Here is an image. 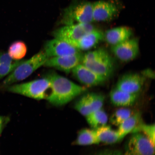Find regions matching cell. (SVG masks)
I'll return each instance as SVG.
<instances>
[{
	"instance_id": "obj_14",
	"label": "cell",
	"mask_w": 155,
	"mask_h": 155,
	"mask_svg": "<svg viewBox=\"0 0 155 155\" xmlns=\"http://www.w3.org/2000/svg\"><path fill=\"white\" fill-rule=\"evenodd\" d=\"M132 34V30L129 27H117L107 31L104 34V39L112 46L130 38Z\"/></svg>"
},
{
	"instance_id": "obj_24",
	"label": "cell",
	"mask_w": 155,
	"mask_h": 155,
	"mask_svg": "<svg viewBox=\"0 0 155 155\" xmlns=\"http://www.w3.org/2000/svg\"><path fill=\"white\" fill-rule=\"evenodd\" d=\"M155 127L154 124H148L141 122L135 128L132 133H142L155 145Z\"/></svg>"
},
{
	"instance_id": "obj_10",
	"label": "cell",
	"mask_w": 155,
	"mask_h": 155,
	"mask_svg": "<svg viewBox=\"0 0 155 155\" xmlns=\"http://www.w3.org/2000/svg\"><path fill=\"white\" fill-rule=\"evenodd\" d=\"M83 55L81 52L74 55L48 58L44 66L53 68L69 73L82 62Z\"/></svg>"
},
{
	"instance_id": "obj_4",
	"label": "cell",
	"mask_w": 155,
	"mask_h": 155,
	"mask_svg": "<svg viewBox=\"0 0 155 155\" xmlns=\"http://www.w3.org/2000/svg\"><path fill=\"white\" fill-rule=\"evenodd\" d=\"M1 89L39 100L47 98L50 94L48 92L51 91V84L47 77L22 84H13Z\"/></svg>"
},
{
	"instance_id": "obj_29",
	"label": "cell",
	"mask_w": 155,
	"mask_h": 155,
	"mask_svg": "<svg viewBox=\"0 0 155 155\" xmlns=\"http://www.w3.org/2000/svg\"><path fill=\"white\" fill-rule=\"evenodd\" d=\"M2 131H0V134H1V133Z\"/></svg>"
},
{
	"instance_id": "obj_13",
	"label": "cell",
	"mask_w": 155,
	"mask_h": 155,
	"mask_svg": "<svg viewBox=\"0 0 155 155\" xmlns=\"http://www.w3.org/2000/svg\"><path fill=\"white\" fill-rule=\"evenodd\" d=\"M144 77L137 74H129L124 75L116 84V88L131 94H137L142 88Z\"/></svg>"
},
{
	"instance_id": "obj_23",
	"label": "cell",
	"mask_w": 155,
	"mask_h": 155,
	"mask_svg": "<svg viewBox=\"0 0 155 155\" xmlns=\"http://www.w3.org/2000/svg\"><path fill=\"white\" fill-rule=\"evenodd\" d=\"M134 113L129 108H122L118 109L112 114L110 118V122L112 124L119 126Z\"/></svg>"
},
{
	"instance_id": "obj_8",
	"label": "cell",
	"mask_w": 155,
	"mask_h": 155,
	"mask_svg": "<svg viewBox=\"0 0 155 155\" xmlns=\"http://www.w3.org/2000/svg\"><path fill=\"white\" fill-rule=\"evenodd\" d=\"M111 51L116 57L124 62L134 60L139 51V43L136 38H129L121 43L112 46Z\"/></svg>"
},
{
	"instance_id": "obj_7",
	"label": "cell",
	"mask_w": 155,
	"mask_h": 155,
	"mask_svg": "<svg viewBox=\"0 0 155 155\" xmlns=\"http://www.w3.org/2000/svg\"><path fill=\"white\" fill-rule=\"evenodd\" d=\"M123 155H155V145L142 133H133Z\"/></svg>"
},
{
	"instance_id": "obj_25",
	"label": "cell",
	"mask_w": 155,
	"mask_h": 155,
	"mask_svg": "<svg viewBox=\"0 0 155 155\" xmlns=\"http://www.w3.org/2000/svg\"><path fill=\"white\" fill-rule=\"evenodd\" d=\"M74 106L75 109L85 117L92 112L87 94L81 97L76 103Z\"/></svg>"
},
{
	"instance_id": "obj_9",
	"label": "cell",
	"mask_w": 155,
	"mask_h": 155,
	"mask_svg": "<svg viewBox=\"0 0 155 155\" xmlns=\"http://www.w3.org/2000/svg\"><path fill=\"white\" fill-rule=\"evenodd\" d=\"M94 21L107 22L111 21L119 13L115 3L111 1H100L92 3Z\"/></svg>"
},
{
	"instance_id": "obj_27",
	"label": "cell",
	"mask_w": 155,
	"mask_h": 155,
	"mask_svg": "<svg viewBox=\"0 0 155 155\" xmlns=\"http://www.w3.org/2000/svg\"><path fill=\"white\" fill-rule=\"evenodd\" d=\"M94 155H123V153L117 150H105L99 152Z\"/></svg>"
},
{
	"instance_id": "obj_15",
	"label": "cell",
	"mask_w": 155,
	"mask_h": 155,
	"mask_svg": "<svg viewBox=\"0 0 155 155\" xmlns=\"http://www.w3.org/2000/svg\"><path fill=\"white\" fill-rule=\"evenodd\" d=\"M104 34L101 31L94 28L78 41L74 46L79 50H90L104 40Z\"/></svg>"
},
{
	"instance_id": "obj_11",
	"label": "cell",
	"mask_w": 155,
	"mask_h": 155,
	"mask_svg": "<svg viewBox=\"0 0 155 155\" xmlns=\"http://www.w3.org/2000/svg\"><path fill=\"white\" fill-rule=\"evenodd\" d=\"M44 48L48 58L73 55L80 52L71 45L56 38L46 42Z\"/></svg>"
},
{
	"instance_id": "obj_28",
	"label": "cell",
	"mask_w": 155,
	"mask_h": 155,
	"mask_svg": "<svg viewBox=\"0 0 155 155\" xmlns=\"http://www.w3.org/2000/svg\"><path fill=\"white\" fill-rule=\"evenodd\" d=\"M3 124V118L2 116H0V131L2 130Z\"/></svg>"
},
{
	"instance_id": "obj_2",
	"label": "cell",
	"mask_w": 155,
	"mask_h": 155,
	"mask_svg": "<svg viewBox=\"0 0 155 155\" xmlns=\"http://www.w3.org/2000/svg\"><path fill=\"white\" fill-rule=\"evenodd\" d=\"M59 24L64 25L91 24L94 22L92 3L82 0H73L69 6L63 9Z\"/></svg>"
},
{
	"instance_id": "obj_22",
	"label": "cell",
	"mask_w": 155,
	"mask_h": 155,
	"mask_svg": "<svg viewBox=\"0 0 155 155\" xmlns=\"http://www.w3.org/2000/svg\"><path fill=\"white\" fill-rule=\"evenodd\" d=\"M27 52L26 44L22 41H16L9 46L8 53L13 60L18 61L25 57Z\"/></svg>"
},
{
	"instance_id": "obj_1",
	"label": "cell",
	"mask_w": 155,
	"mask_h": 155,
	"mask_svg": "<svg viewBox=\"0 0 155 155\" xmlns=\"http://www.w3.org/2000/svg\"><path fill=\"white\" fill-rule=\"evenodd\" d=\"M47 78L51 82V89L47 100L54 106L64 105L86 91L85 87L57 73H50Z\"/></svg>"
},
{
	"instance_id": "obj_5",
	"label": "cell",
	"mask_w": 155,
	"mask_h": 155,
	"mask_svg": "<svg viewBox=\"0 0 155 155\" xmlns=\"http://www.w3.org/2000/svg\"><path fill=\"white\" fill-rule=\"evenodd\" d=\"M81 63L97 74L107 78L113 72V61L109 54L104 49L87 52L83 56Z\"/></svg>"
},
{
	"instance_id": "obj_18",
	"label": "cell",
	"mask_w": 155,
	"mask_h": 155,
	"mask_svg": "<svg viewBox=\"0 0 155 155\" xmlns=\"http://www.w3.org/2000/svg\"><path fill=\"white\" fill-rule=\"evenodd\" d=\"M141 114L139 112L134 113L127 118L119 127L117 130L120 141L129 134L132 133L139 123L141 122Z\"/></svg>"
},
{
	"instance_id": "obj_26",
	"label": "cell",
	"mask_w": 155,
	"mask_h": 155,
	"mask_svg": "<svg viewBox=\"0 0 155 155\" xmlns=\"http://www.w3.org/2000/svg\"><path fill=\"white\" fill-rule=\"evenodd\" d=\"M87 94L92 112L102 108L104 101V95L95 93H89Z\"/></svg>"
},
{
	"instance_id": "obj_19",
	"label": "cell",
	"mask_w": 155,
	"mask_h": 155,
	"mask_svg": "<svg viewBox=\"0 0 155 155\" xmlns=\"http://www.w3.org/2000/svg\"><path fill=\"white\" fill-rule=\"evenodd\" d=\"M22 61H14L8 53L0 52V80L8 75Z\"/></svg>"
},
{
	"instance_id": "obj_21",
	"label": "cell",
	"mask_w": 155,
	"mask_h": 155,
	"mask_svg": "<svg viewBox=\"0 0 155 155\" xmlns=\"http://www.w3.org/2000/svg\"><path fill=\"white\" fill-rule=\"evenodd\" d=\"M75 144L86 146L99 144L94 130L84 129L79 132Z\"/></svg>"
},
{
	"instance_id": "obj_12",
	"label": "cell",
	"mask_w": 155,
	"mask_h": 155,
	"mask_svg": "<svg viewBox=\"0 0 155 155\" xmlns=\"http://www.w3.org/2000/svg\"><path fill=\"white\" fill-rule=\"evenodd\" d=\"M71 71L75 78L86 86H97L107 79L106 78L97 74L82 64L77 65Z\"/></svg>"
},
{
	"instance_id": "obj_16",
	"label": "cell",
	"mask_w": 155,
	"mask_h": 155,
	"mask_svg": "<svg viewBox=\"0 0 155 155\" xmlns=\"http://www.w3.org/2000/svg\"><path fill=\"white\" fill-rule=\"evenodd\" d=\"M137 95L123 91L115 87L111 91L110 96L114 105L124 107L132 105L137 99Z\"/></svg>"
},
{
	"instance_id": "obj_3",
	"label": "cell",
	"mask_w": 155,
	"mask_h": 155,
	"mask_svg": "<svg viewBox=\"0 0 155 155\" xmlns=\"http://www.w3.org/2000/svg\"><path fill=\"white\" fill-rule=\"evenodd\" d=\"M48 58L43 51L39 52L26 61L22 60L1 83L0 89L26 79L44 65Z\"/></svg>"
},
{
	"instance_id": "obj_20",
	"label": "cell",
	"mask_w": 155,
	"mask_h": 155,
	"mask_svg": "<svg viewBox=\"0 0 155 155\" xmlns=\"http://www.w3.org/2000/svg\"><path fill=\"white\" fill-rule=\"evenodd\" d=\"M86 117L87 123L94 130L106 125L108 120L107 114L102 108L92 112Z\"/></svg>"
},
{
	"instance_id": "obj_6",
	"label": "cell",
	"mask_w": 155,
	"mask_h": 155,
	"mask_svg": "<svg viewBox=\"0 0 155 155\" xmlns=\"http://www.w3.org/2000/svg\"><path fill=\"white\" fill-rule=\"evenodd\" d=\"M94 28L91 24L64 25L54 30L53 35L55 38L63 40L74 46L78 41Z\"/></svg>"
},
{
	"instance_id": "obj_17",
	"label": "cell",
	"mask_w": 155,
	"mask_h": 155,
	"mask_svg": "<svg viewBox=\"0 0 155 155\" xmlns=\"http://www.w3.org/2000/svg\"><path fill=\"white\" fill-rule=\"evenodd\" d=\"M94 130L99 143L111 144L120 141L117 131L114 130L109 126L106 125Z\"/></svg>"
}]
</instances>
